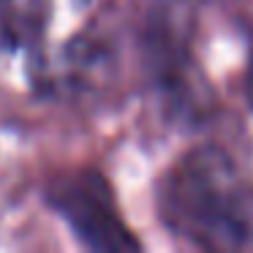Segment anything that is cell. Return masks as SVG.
<instances>
[{
  "mask_svg": "<svg viewBox=\"0 0 253 253\" xmlns=\"http://www.w3.org/2000/svg\"><path fill=\"white\" fill-rule=\"evenodd\" d=\"M52 22V0H0V57L36 52Z\"/></svg>",
  "mask_w": 253,
  "mask_h": 253,
  "instance_id": "cell-4",
  "label": "cell"
},
{
  "mask_svg": "<svg viewBox=\"0 0 253 253\" xmlns=\"http://www.w3.org/2000/svg\"><path fill=\"white\" fill-rule=\"evenodd\" d=\"M109 55L93 39H74L60 52L49 55V60H36L33 82L46 93L71 95L77 90L90 87L101 68L106 66Z\"/></svg>",
  "mask_w": 253,
  "mask_h": 253,
  "instance_id": "cell-3",
  "label": "cell"
},
{
  "mask_svg": "<svg viewBox=\"0 0 253 253\" xmlns=\"http://www.w3.org/2000/svg\"><path fill=\"white\" fill-rule=\"evenodd\" d=\"M44 196L68 223L74 237L90 251L117 253L142 248L117 212L115 191L98 169H71L52 177Z\"/></svg>",
  "mask_w": 253,
  "mask_h": 253,
  "instance_id": "cell-2",
  "label": "cell"
},
{
  "mask_svg": "<svg viewBox=\"0 0 253 253\" xmlns=\"http://www.w3.org/2000/svg\"><path fill=\"white\" fill-rule=\"evenodd\" d=\"M248 93H251V101H253V57H251V71H248Z\"/></svg>",
  "mask_w": 253,
  "mask_h": 253,
  "instance_id": "cell-5",
  "label": "cell"
},
{
  "mask_svg": "<svg viewBox=\"0 0 253 253\" xmlns=\"http://www.w3.org/2000/svg\"><path fill=\"white\" fill-rule=\"evenodd\" d=\"M158 215L204 251H253V182L220 147H193L161 177Z\"/></svg>",
  "mask_w": 253,
  "mask_h": 253,
  "instance_id": "cell-1",
  "label": "cell"
}]
</instances>
